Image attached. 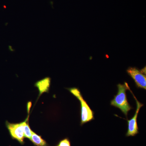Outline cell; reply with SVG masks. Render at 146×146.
Wrapping results in <instances>:
<instances>
[{
  "instance_id": "cell-1",
  "label": "cell",
  "mask_w": 146,
  "mask_h": 146,
  "mask_svg": "<svg viewBox=\"0 0 146 146\" xmlns=\"http://www.w3.org/2000/svg\"><path fill=\"white\" fill-rule=\"evenodd\" d=\"M117 86V94L115 96L114 99L111 100L110 104L121 110V112L127 117L128 113L132 109L127 98L126 93L127 90L128 89V85L127 83L125 82L124 84H119Z\"/></svg>"
},
{
  "instance_id": "cell-2",
  "label": "cell",
  "mask_w": 146,
  "mask_h": 146,
  "mask_svg": "<svg viewBox=\"0 0 146 146\" xmlns=\"http://www.w3.org/2000/svg\"><path fill=\"white\" fill-rule=\"evenodd\" d=\"M68 89L80 102L81 105V125L94 120V112L87 104L86 101L84 99L79 89L74 87Z\"/></svg>"
},
{
  "instance_id": "cell-3",
  "label": "cell",
  "mask_w": 146,
  "mask_h": 146,
  "mask_svg": "<svg viewBox=\"0 0 146 146\" xmlns=\"http://www.w3.org/2000/svg\"><path fill=\"white\" fill-rule=\"evenodd\" d=\"M29 118V115L23 122L18 123H12L6 121V126L8 129L11 138L17 140L21 144H24V126L27 120Z\"/></svg>"
},
{
  "instance_id": "cell-4",
  "label": "cell",
  "mask_w": 146,
  "mask_h": 146,
  "mask_svg": "<svg viewBox=\"0 0 146 146\" xmlns=\"http://www.w3.org/2000/svg\"><path fill=\"white\" fill-rule=\"evenodd\" d=\"M127 72L133 78L138 88L146 90V76L145 72L135 67H129L127 70Z\"/></svg>"
},
{
  "instance_id": "cell-5",
  "label": "cell",
  "mask_w": 146,
  "mask_h": 146,
  "mask_svg": "<svg viewBox=\"0 0 146 146\" xmlns=\"http://www.w3.org/2000/svg\"><path fill=\"white\" fill-rule=\"evenodd\" d=\"M129 91L132 94V95L134 97V99L136 100V104H137V108L135 114L133 117L130 120H127L128 122V130L127 132L126 136L127 137L129 136H136V134L138 133V124H137V117L138 113H139L141 107L143 106V104H141L138 101V100L136 99V97L133 95V93L131 91L130 89H129Z\"/></svg>"
},
{
  "instance_id": "cell-6",
  "label": "cell",
  "mask_w": 146,
  "mask_h": 146,
  "mask_svg": "<svg viewBox=\"0 0 146 146\" xmlns=\"http://www.w3.org/2000/svg\"><path fill=\"white\" fill-rule=\"evenodd\" d=\"M51 78L50 77H46L41 80L36 82L35 84V86L38 89L39 91V96L43 93H48L49 91L50 86Z\"/></svg>"
},
{
  "instance_id": "cell-7",
  "label": "cell",
  "mask_w": 146,
  "mask_h": 146,
  "mask_svg": "<svg viewBox=\"0 0 146 146\" xmlns=\"http://www.w3.org/2000/svg\"><path fill=\"white\" fill-rule=\"evenodd\" d=\"M30 140L36 146H47L46 142L42 138L41 136L37 135L33 131L31 138Z\"/></svg>"
},
{
  "instance_id": "cell-8",
  "label": "cell",
  "mask_w": 146,
  "mask_h": 146,
  "mask_svg": "<svg viewBox=\"0 0 146 146\" xmlns=\"http://www.w3.org/2000/svg\"><path fill=\"white\" fill-rule=\"evenodd\" d=\"M33 131L31 129L29 123V119L27 120L24 126V136L25 138L30 139L31 138L32 134Z\"/></svg>"
},
{
  "instance_id": "cell-9",
  "label": "cell",
  "mask_w": 146,
  "mask_h": 146,
  "mask_svg": "<svg viewBox=\"0 0 146 146\" xmlns=\"http://www.w3.org/2000/svg\"><path fill=\"white\" fill-rule=\"evenodd\" d=\"M56 146H71L70 142L68 138H65L60 141Z\"/></svg>"
},
{
  "instance_id": "cell-10",
  "label": "cell",
  "mask_w": 146,
  "mask_h": 146,
  "mask_svg": "<svg viewBox=\"0 0 146 146\" xmlns=\"http://www.w3.org/2000/svg\"><path fill=\"white\" fill-rule=\"evenodd\" d=\"M31 102H29L27 104V109L28 112L29 114L30 110L31 107Z\"/></svg>"
}]
</instances>
